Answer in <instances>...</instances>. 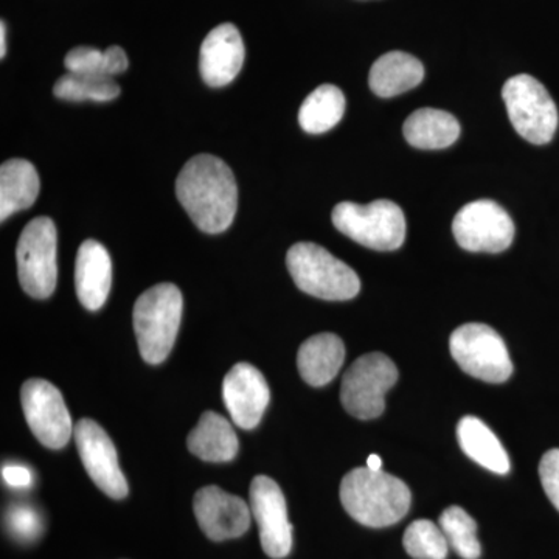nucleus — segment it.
I'll use <instances>...</instances> for the list:
<instances>
[{"instance_id":"obj_26","label":"nucleus","mask_w":559,"mask_h":559,"mask_svg":"<svg viewBox=\"0 0 559 559\" xmlns=\"http://www.w3.org/2000/svg\"><path fill=\"white\" fill-rule=\"evenodd\" d=\"M53 94L66 102H95L106 103L116 100L120 95L119 84L103 75H83V73H68L57 81Z\"/></svg>"},{"instance_id":"obj_33","label":"nucleus","mask_w":559,"mask_h":559,"mask_svg":"<svg viewBox=\"0 0 559 559\" xmlns=\"http://www.w3.org/2000/svg\"><path fill=\"white\" fill-rule=\"evenodd\" d=\"M367 468L373 471H381L382 468V459L380 455L371 454L369 459H367Z\"/></svg>"},{"instance_id":"obj_2","label":"nucleus","mask_w":559,"mask_h":559,"mask_svg":"<svg viewBox=\"0 0 559 559\" xmlns=\"http://www.w3.org/2000/svg\"><path fill=\"white\" fill-rule=\"evenodd\" d=\"M341 502L349 516L371 528L389 527L411 509V489L382 471L356 468L341 481Z\"/></svg>"},{"instance_id":"obj_27","label":"nucleus","mask_w":559,"mask_h":559,"mask_svg":"<svg viewBox=\"0 0 559 559\" xmlns=\"http://www.w3.org/2000/svg\"><path fill=\"white\" fill-rule=\"evenodd\" d=\"M439 522L450 549L454 550L460 558H480L481 547L477 539V524L465 510L460 507H450L441 513Z\"/></svg>"},{"instance_id":"obj_23","label":"nucleus","mask_w":559,"mask_h":559,"mask_svg":"<svg viewBox=\"0 0 559 559\" xmlns=\"http://www.w3.org/2000/svg\"><path fill=\"white\" fill-rule=\"evenodd\" d=\"M457 439L462 451L485 469L496 474L509 473L510 459L506 448L481 419L476 417L460 419Z\"/></svg>"},{"instance_id":"obj_7","label":"nucleus","mask_w":559,"mask_h":559,"mask_svg":"<svg viewBox=\"0 0 559 559\" xmlns=\"http://www.w3.org/2000/svg\"><path fill=\"white\" fill-rule=\"evenodd\" d=\"M514 130L533 145H546L558 130V109L549 91L533 76H513L502 90Z\"/></svg>"},{"instance_id":"obj_18","label":"nucleus","mask_w":559,"mask_h":559,"mask_svg":"<svg viewBox=\"0 0 559 559\" xmlns=\"http://www.w3.org/2000/svg\"><path fill=\"white\" fill-rule=\"evenodd\" d=\"M345 360V345L333 333L316 334L297 353L300 377L312 388L329 384L340 373Z\"/></svg>"},{"instance_id":"obj_32","label":"nucleus","mask_w":559,"mask_h":559,"mask_svg":"<svg viewBox=\"0 0 559 559\" xmlns=\"http://www.w3.org/2000/svg\"><path fill=\"white\" fill-rule=\"evenodd\" d=\"M7 53V28L5 22L0 24V57H5Z\"/></svg>"},{"instance_id":"obj_9","label":"nucleus","mask_w":559,"mask_h":559,"mask_svg":"<svg viewBox=\"0 0 559 559\" xmlns=\"http://www.w3.org/2000/svg\"><path fill=\"white\" fill-rule=\"evenodd\" d=\"M452 358L477 380L500 384L513 373L509 349L498 331L484 323H465L451 334Z\"/></svg>"},{"instance_id":"obj_13","label":"nucleus","mask_w":559,"mask_h":559,"mask_svg":"<svg viewBox=\"0 0 559 559\" xmlns=\"http://www.w3.org/2000/svg\"><path fill=\"white\" fill-rule=\"evenodd\" d=\"M73 437L81 462L94 484L109 498H127V477L121 473L116 447L106 430L94 419L84 418L76 423Z\"/></svg>"},{"instance_id":"obj_12","label":"nucleus","mask_w":559,"mask_h":559,"mask_svg":"<svg viewBox=\"0 0 559 559\" xmlns=\"http://www.w3.org/2000/svg\"><path fill=\"white\" fill-rule=\"evenodd\" d=\"M250 511L259 524L261 547L267 557L282 559L293 549V525L277 481L257 476L250 485Z\"/></svg>"},{"instance_id":"obj_10","label":"nucleus","mask_w":559,"mask_h":559,"mask_svg":"<svg viewBox=\"0 0 559 559\" xmlns=\"http://www.w3.org/2000/svg\"><path fill=\"white\" fill-rule=\"evenodd\" d=\"M455 240L468 252L499 253L514 240L513 219L498 202L480 200L459 210L452 223Z\"/></svg>"},{"instance_id":"obj_17","label":"nucleus","mask_w":559,"mask_h":559,"mask_svg":"<svg viewBox=\"0 0 559 559\" xmlns=\"http://www.w3.org/2000/svg\"><path fill=\"white\" fill-rule=\"evenodd\" d=\"M112 285V261L102 242L86 240L80 246L75 263V288L86 310H100Z\"/></svg>"},{"instance_id":"obj_30","label":"nucleus","mask_w":559,"mask_h":559,"mask_svg":"<svg viewBox=\"0 0 559 559\" xmlns=\"http://www.w3.org/2000/svg\"><path fill=\"white\" fill-rule=\"evenodd\" d=\"M539 477L544 491L559 511V450H550L544 454L539 463Z\"/></svg>"},{"instance_id":"obj_31","label":"nucleus","mask_w":559,"mask_h":559,"mask_svg":"<svg viewBox=\"0 0 559 559\" xmlns=\"http://www.w3.org/2000/svg\"><path fill=\"white\" fill-rule=\"evenodd\" d=\"M2 479L13 488L31 487L33 481L32 471L22 465H5L2 468Z\"/></svg>"},{"instance_id":"obj_8","label":"nucleus","mask_w":559,"mask_h":559,"mask_svg":"<svg viewBox=\"0 0 559 559\" xmlns=\"http://www.w3.org/2000/svg\"><path fill=\"white\" fill-rule=\"evenodd\" d=\"M399 381V369L382 353H369L345 371L341 385L342 406L359 419L380 417L385 409V393Z\"/></svg>"},{"instance_id":"obj_6","label":"nucleus","mask_w":559,"mask_h":559,"mask_svg":"<svg viewBox=\"0 0 559 559\" xmlns=\"http://www.w3.org/2000/svg\"><path fill=\"white\" fill-rule=\"evenodd\" d=\"M57 226L47 216L31 221L16 248L17 277L22 289L35 299H47L57 288Z\"/></svg>"},{"instance_id":"obj_19","label":"nucleus","mask_w":559,"mask_h":559,"mask_svg":"<svg viewBox=\"0 0 559 559\" xmlns=\"http://www.w3.org/2000/svg\"><path fill=\"white\" fill-rule=\"evenodd\" d=\"M425 80V66L404 51H389L371 66L369 84L374 95L396 97L414 90Z\"/></svg>"},{"instance_id":"obj_3","label":"nucleus","mask_w":559,"mask_h":559,"mask_svg":"<svg viewBox=\"0 0 559 559\" xmlns=\"http://www.w3.org/2000/svg\"><path fill=\"white\" fill-rule=\"evenodd\" d=\"M182 308V293L173 283H160L139 297L132 318L143 360L160 364L168 358L178 337Z\"/></svg>"},{"instance_id":"obj_22","label":"nucleus","mask_w":559,"mask_h":559,"mask_svg":"<svg viewBox=\"0 0 559 559\" xmlns=\"http://www.w3.org/2000/svg\"><path fill=\"white\" fill-rule=\"evenodd\" d=\"M404 138L419 150H443L457 142L460 123L447 110L423 108L404 121Z\"/></svg>"},{"instance_id":"obj_20","label":"nucleus","mask_w":559,"mask_h":559,"mask_svg":"<svg viewBox=\"0 0 559 559\" xmlns=\"http://www.w3.org/2000/svg\"><path fill=\"white\" fill-rule=\"evenodd\" d=\"M187 443L191 454L213 463L230 462L240 450L237 433L230 423L223 415L210 411L202 414Z\"/></svg>"},{"instance_id":"obj_25","label":"nucleus","mask_w":559,"mask_h":559,"mask_svg":"<svg viewBox=\"0 0 559 559\" xmlns=\"http://www.w3.org/2000/svg\"><path fill=\"white\" fill-rule=\"evenodd\" d=\"M66 69L70 73H83V75L114 76L123 73L130 66L127 53L119 46L109 47L105 51L95 47H75L66 55Z\"/></svg>"},{"instance_id":"obj_24","label":"nucleus","mask_w":559,"mask_h":559,"mask_svg":"<svg viewBox=\"0 0 559 559\" xmlns=\"http://www.w3.org/2000/svg\"><path fill=\"white\" fill-rule=\"evenodd\" d=\"M344 114V92L334 84H322L301 103L299 123L301 130L308 134H323L333 130Z\"/></svg>"},{"instance_id":"obj_4","label":"nucleus","mask_w":559,"mask_h":559,"mask_svg":"<svg viewBox=\"0 0 559 559\" xmlns=\"http://www.w3.org/2000/svg\"><path fill=\"white\" fill-rule=\"evenodd\" d=\"M286 264L300 290L322 300H349L358 296V274L344 261L314 242H297L288 250Z\"/></svg>"},{"instance_id":"obj_28","label":"nucleus","mask_w":559,"mask_h":559,"mask_svg":"<svg viewBox=\"0 0 559 559\" xmlns=\"http://www.w3.org/2000/svg\"><path fill=\"white\" fill-rule=\"evenodd\" d=\"M403 544L414 559H447L450 551L440 525L426 520L412 522L404 533Z\"/></svg>"},{"instance_id":"obj_11","label":"nucleus","mask_w":559,"mask_h":559,"mask_svg":"<svg viewBox=\"0 0 559 559\" xmlns=\"http://www.w3.org/2000/svg\"><path fill=\"white\" fill-rule=\"evenodd\" d=\"M22 409L36 439L50 450H61L72 437V418L60 390L46 380H28L21 390Z\"/></svg>"},{"instance_id":"obj_16","label":"nucleus","mask_w":559,"mask_h":559,"mask_svg":"<svg viewBox=\"0 0 559 559\" xmlns=\"http://www.w3.org/2000/svg\"><path fill=\"white\" fill-rule=\"evenodd\" d=\"M245 43L234 24H221L201 46L200 70L210 87H224L237 79L245 64Z\"/></svg>"},{"instance_id":"obj_1","label":"nucleus","mask_w":559,"mask_h":559,"mask_svg":"<svg viewBox=\"0 0 559 559\" xmlns=\"http://www.w3.org/2000/svg\"><path fill=\"white\" fill-rule=\"evenodd\" d=\"M176 194L198 229H229L238 209V186L226 162L212 154L191 157L176 180Z\"/></svg>"},{"instance_id":"obj_15","label":"nucleus","mask_w":559,"mask_h":559,"mask_svg":"<svg viewBox=\"0 0 559 559\" xmlns=\"http://www.w3.org/2000/svg\"><path fill=\"white\" fill-rule=\"evenodd\" d=\"M223 399L235 425L253 429L270 406V385L257 367L240 362L224 378Z\"/></svg>"},{"instance_id":"obj_21","label":"nucleus","mask_w":559,"mask_h":559,"mask_svg":"<svg viewBox=\"0 0 559 559\" xmlns=\"http://www.w3.org/2000/svg\"><path fill=\"white\" fill-rule=\"evenodd\" d=\"M40 189L35 165L25 159H10L0 167V221L32 207Z\"/></svg>"},{"instance_id":"obj_5","label":"nucleus","mask_w":559,"mask_h":559,"mask_svg":"<svg viewBox=\"0 0 559 559\" xmlns=\"http://www.w3.org/2000/svg\"><path fill=\"white\" fill-rule=\"evenodd\" d=\"M333 224L341 234L373 250H396L406 240V218L399 204L378 200L367 205L341 202L333 210Z\"/></svg>"},{"instance_id":"obj_14","label":"nucleus","mask_w":559,"mask_h":559,"mask_svg":"<svg viewBox=\"0 0 559 559\" xmlns=\"http://www.w3.org/2000/svg\"><path fill=\"white\" fill-rule=\"evenodd\" d=\"M193 507L202 532L212 540L240 538L250 527L248 503L215 485L201 488Z\"/></svg>"},{"instance_id":"obj_29","label":"nucleus","mask_w":559,"mask_h":559,"mask_svg":"<svg viewBox=\"0 0 559 559\" xmlns=\"http://www.w3.org/2000/svg\"><path fill=\"white\" fill-rule=\"evenodd\" d=\"M5 521L11 535L24 543H31L38 538L43 532V521H40L39 514L32 507L22 506V503L10 507Z\"/></svg>"}]
</instances>
